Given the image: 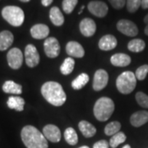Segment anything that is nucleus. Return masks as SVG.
<instances>
[{
  "mask_svg": "<svg viewBox=\"0 0 148 148\" xmlns=\"http://www.w3.org/2000/svg\"><path fill=\"white\" fill-rule=\"evenodd\" d=\"M146 44L142 39H133L127 44V49L133 53H139L144 50Z\"/></svg>",
  "mask_w": 148,
  "mask_h": 148,
  "instance_id": "393cba45",
  "label": "nucleus"
},
{
  "mask_svg": "<svg viewBox=\"0 0 148 148\" xmlns=\"http://www.w3.org/2000/svg\"><path fill=\"white\" fill-rule=\"evenodd\" d=\"M74 65H75V61L73 60V58L71 57L65 58L64 63L60 66V72L64 75H69L73 71Z\"/></svg>",
  "mask_w": 148,
  "mask_h": 148,
  "instance_id": "bb28decb",
  "label": "nucleus"
},
{
  "mask_svg": "<svg viewBox=\"0 0 148 148\" xmlns=\"http://www.w3.org/2000/svg\"><path fill=\"white\" fill-rule=\"evenodd\" d=\"M60 45L56 38H46V40L44 42V50L47 57L51 58L58 57V54L60 53Z\"/></svg>",
  "mask_w": 148,
  "mask_h": 148,
  "instance_id": "423d86ee",
  "label": "nucleus"
},
{
  "mask_svg": "<svg viewBox=\"0 0 148 148\" xmlns=\"http://www.w3.org/2000/svg\"><path fill=\"white\" fill-rule=\"evenodd\" d=\"M114 111V103L109 97H101L95 103L93 112L95 119L101 122L108 120Z\"/></svg>",
  "mask_w": 148,
  "mask_h": 148,
  "instance_id": "7ed1b4c3",
  "label": "nucleus"
},
{
  "mask_svg": "<svg viewBox=\"0 0 148 148\" xmlns=\"http://www.w3.org/2000/svg\"><path fill=\"white\" fill-rule=\"evenodd\" d=\"M142 0H127V9L129 12L133 13L141 7Z\"/></svg>",
  "mask_w": 148,
  "mask_h": 148,
  "instance_id": "473e14b6",
  "label": "nucleus"
},
{
  "mask_svg": "<svg viewBox=\"0 0 148 148\" xmlns=\"http://www.w3.org/2000/svg\"><path fill=\"white\" fill-rule=\"evenodd\" d=\"M7 105L8 108L16 111H22L24 110L25 101L20 96H10L8 100Z\"/></svg>",
  "mask_w": 148,
  "mask_h": 148,
  "instance_id": "5701e85b",
  "label": "nucleus"
},
{
  "mask_svg": "<svg viewBox=\"0 0 148 148\" xmlns=\"http://www.w3.org/2000/svg\"><path fill=\"white\" fill-rule=\"evenodd\" d=\"M49 34V27L45 24H36L31 29V35L34 39L42 40L45 39Z\"/></svg>",
  "mask_w": 148,
  "mask_h": 148,
  "instance_id": "f3484780",
  "label": "nucleus"
},
{
  "mask_svg": "<svg viewBox=\"0 0 148 148\" xmlns=\"http://www.w3.org/2000/svg\"><path fill=\"white\" fill-rule=\"evenodd\" d=\"M110 63L115 67H127L131 64V58L126 53H117L111 56Z\"/></svg>",
  "mask_w": 148,
  "mask_h": 148,
  "instance_id": "a211bd4d",
  "label": "nucleus"
},
{
  "mask_svg": "<svg viewBox=\"0 0 148 148\" xmlns=\"http://www.w3.org/2000/svg\"><path fill=\"white\" fill-rule=\"evenodd\" d=\"M141 7L143 9H147L148 8V0H142Z\"/></svg>",
  "mask_w": 148,
  "mask_h": 148,
  "instance_id": "e433bc0d",
  "label": "nucleus"
},
{
  "mask_svg": "<svg viewBox=\"0 0 148 148\" xmlns=\"http://www.w3.org/2000/svg\"><path fill=\"white\" fill-rule=\"evenodd\" d=\"M3 90L7 94L20 95L22 92V86L13 81H7L3 85Z\"/></svg>",
  "mask_w": 148,
  "mask_h": 148,
  "instance_id": "4be33fe9",
  "label": "nucleus"
},
{
  "mask_svg": "<svg viewBox=\"0 0 148 148\" xmlns=\"http://www.w3.org/2000/svg\"><path fill=\"white\" fill-rule=\"evenodd\" d=\"M110 143L106 140H101L93 145V148H109Z\"/></svg>",
  "mask_w": 148,
  "mask_h": 148,
  "instance_id": "f704fd0d",
  "label": "nucleus"
},
{
  "mask_svg": "<svg viewBox=\"0 0 148 148\" xmlns=\"http://www.w3.org/2000/svg\"><path fill=\"white\" fill-rule=\"evenodd\" d=\"M52 2H53V0H41V3H42V5L45 6V7L49 6L52 3Z\"/></svg>",
  "mask_w": 148,
  "mask_h": 148,
  "instance_id": "c9c22d12",
  "label": "nucleus"
},
{
  "mask_svg": "<svg viewBox=\"0 0 148 148\" xmlns=\"http://www.w3.org/2000/svg\"><path fill=\"white\" fill-rule=\"evenodd\" d=\"M137 85V78L135 73L130 71H126L121 73L116 80L118 90L123 94L128 95L134 90Z\"/></svg>",
  "mask_w": 148,
  "mask_h": 148,
  "instance_id": "20e7f679",
  "label": "nucleus"
},
{
  "mask_svg": "<svg viewBox=\"0 0 148 148\" xmlns=\"http://www.w3.org/2000/svg\"><path fill=\"white\" fill-rule=\"evenodd\" d=\"M121 128V123L118 121H113L109 123L105 127V133L107 136H114L119 132Z\"/></svg>",
  "mask_w": 148,
  "mask_h": 148,
  "instance_id": "cd10ccee",
  "label": "nucleus"
},
{
  "mask_svg": "<svg viewBox=\"0 0 148 148\" xmlns=\"http://www.w3.org/2000/svg\"><path fill=\"white\" fill-rule=\"evenodd\" d=\"M117 29L119 32H120L127 36L134 37L138 34L137 25L132 21L126 20V19H122L118 21Z\"/></svg>",
  "mask_w": 148,
  "mask_h": 148,
  "instance_id": "6e6552de",
  "label": "nucleus"
},
{
  "mask_svg": "<svg viewBox=\"0 0 148 148\" xmlns=\"http://www.w3.org/2000/svg\"><path fill=\"white\" fill-rule=\"evenodd\" d=\"M138 104L143 108L148 109V95L143 91H138L135 95Z\"/></svg>",
  "mask_w": 148,
  "mask_h": 148,
  "instance_id": "7c9ffc66",
  "label": "nucleus"
},
{
  "mask_svg": "<svg viewBox=\"0 0 148 148\" xmlns=\"http://www.w3.org/2000/svg\"><path fill=\"white\" fill-rule=\"evenodd\" d=\"M21 140L27 148H48L47 139L36 127L27 125L21 129Z\"/></svg>",
  "mask_w": 148,
  "mask_h": 148,
  "instance_id": "f03ea898",
  "label": "nucleus"
},
{
  "mask_svg": "<svg viewBox=\"0 0 148 148\" xmlns=\"http://www.w3.org/2000/svg\"><path fill=\"white\" fill-rule=\"evenodd\" d=\"M89 82V76L86 73H81L72 82V87L74 90L82 89Z\"/></svg>",
  "mask_w": 148,
  "mask_h": 148,
  "instance_id": "b1692460",
  "label": "nucleus"
},
{
  "mask_svg": "<svg viewBox=\"0 0 148 148\" xmlns=\"http://www.w3.org/2000/svg\"><path fill=\"white\" fill-rule=\"evenodd\" d=\"M84 8H85L84 5L82 6V8H81V10H80V12H79V14H81V13L82 12V11H83V9H84Z\"/></svg>",
  "mask_w": 148,
  "mask_h": 148,
  "instance_id": "ea45409f",
  "label": "nucleus"
},
{
  "mask_svg": "<svg viewBox=\"0 0 148 148\" xmlns=\"http://www.w3.org/2000/svg\"><path fill=\"white\" fill-rule=\"evenodd\" d=\"M109 2L115 9H122L126 4V0H109Z\"/></svg>",
  "mask_w": 148,
  "mask_h": 148,
  "instance_id": "72a5a7b5",
  "label": "nucleus"
},
{
  "mask_svg": "<svg viewBox=\"0 0 148 148\" xmlns=\"http://www.w3.org/2000/svg\"><path fill=\"white\" fill-rule=\"evenodd\" d=\"M14 36L9 31H3L0 32V51H4L12 45Z\"/></svg>",
  "mask_w": 148,
  "mask_h": 148,
  "instance_id": "6ab92c4d",
  "label": "nucleus"
},
{
  "mask_svg": "<svg viewBox=\"0 0 148 148\" xmlns=\"http://www.w3.org/2000/svg\"><path fill=\"white\" fill-rule=\"evenodd\" d=\"M7 59L11 69H19L23 63V53L18 48H12L7 54Z\"/></svg>",
  "mask_w": 148,
  "mask_h": 148,
  "instance_id": "0eeeda50",
  "label": "nucleus"
},
{
  "mask_svg": "<svg viewBox=\"0 0 148 148\" xmlns=\"http://www.w3.org/2000/svg\"><path fill=\"white\" fill-rule=\"evenodd\" d=\"M109 81V75L106 70L104 69H99L95 72L94 75V80H93V89L95 91L103 90L108 84Z\"/></svg>",
  "mask_w": 148,
  "mask_h": 148,
  "instance_id": "9d476101",
  "label": "nucleus"
},
{
  "mask_svg": "<svg viewBox=\"0 0 148 148\" xmlns=\"http://www.w3.org/2000/svg\"><path fill=\"white\" fill-rule=\"evenodd\" d=\"M79 148H89L87 146H83V147H79Z\"/></svg>",
  "mask_w": 148,
  "mask_h": 148,
  "instance_id": "37998d69",
  "label": "nucleus"
},
{
  "mask_svg": "<svg viewBox=\"0 0 148 148\" xmlns=\"http://www.w3.org/2000/svg\"><path fill=\"white\" fill-rule=\"evenodd\" d=\"M43 134L45 138L51 143H58L61 139V132L57 126L47 124L43 128Z\"/></svg>",
  "mask_w": 148,
  "mask_h": 148,
  "instance_id": "f8f14e48",
  "label": "nucleus"
},
{
  "mask_svg": "<svg viewBox=\"0 0 148 148\" xmlns=\"http://www.w3.org/2000/svg\"><path fill=\"white\" fill-rule=\"evenodd\" d=\"M21 2H24V3H27V2H29L30 0H20Z\"/></svg>",
  "mask_w": 148,
  "mask_h": 148,
  "instance_id": "79ce46f5",
  "label": "nucleus"
},
{
  "mask_svg": "<svg viewBox=\"0 0 148 148\" xmlns=\"http://www.w3.org/2000/svg\"><path fill=\"white\" fill-rule=\"evenodd\" d=\"M126 139H127V137L123 132H119L114 136H112V138L110 140V146L112 148H116L119 145L124 143Z\"/></svg>",
  "mask_w": 148,
  "mask_h": 148,
  "instance_id": "c85d7f7f",
  "label": "nucleus"
},
{
  "mask_svg": "<svg viewBox=\"0 0 148 148\" xmlns=\"http://www.w3.org/2000/svg\"><path fill=\"white\" fill-rule=\"evenodd\" d=\"M148 122V112L146 110L137 111L130 117V123L133 127H141Z\"/></svg>",
  "mask_w": 148,
  "mask_h": 148,
  "instance_id": "2eb2a0df",
  "label": "nucleus"
},
{
  "mask_svg": "<svg viewBox=\"0 0 148 148\" xmlns=\"http://www.w3.org/2000/svg\"><path fill=\"white\" fill-rule=\"evenodd\" d=\"M80 32L86 37L92 36L96 31L95 22L90 18H84L80 22Z\"/></svg>",
  "mask_w": 148,
  "mask_h": 148,
  "instance_id": "ddd939ff",
  "label": "nucleus"
},
{
  "mask_svg": "<svg viewBox=\"0 0 148 148\" xmlns=\"http://www.w3.org/2000/svg\"><path fill=\"white\" fill-rule=\"evenodd\" d=\"M64 138L67 143H69V145L74 146L76 145L78 142V137L77 134L75 131V129L73 127H68L65 132H64Z\"/></svg>",
  "mask_w": 148,
  "mask_h": 148,
  "instance_id": "a878e982",
  "label": "nucleus"
},
{
  "mask_svg": "<svg viewBox=\"0 0 148 148\" xmlns=\"http://www.w3.org/2000/svg\"><path fill=\"white\" fill-rule=\"evenodd\" d=\"M66 52L74 58H82L85 55L84 49L77 41H69L66 45Z\"/></svg>",
  "mask_w": 148,
  "mask_h": 148,
  "instance_id": "4468645a",
  "label": "nucleus"
},
{
  "mask_svg": "<svg viewBox=\"0 0 148 148\" xmlns=\"http://www.w3.org/2000/svg\"><path fill=\"white\" fill-rule=\"evenodd\" d=\"M148 73V64H145V65H142L141 67H139L136 73H135V76L137 80L139 81H143L146 78V77L147 76Z\"/></svg>",
  "mask_w": 148,
  "mask_h": 148,
  "instance_id": "2f4dec72",
  "label": "nucleus"
},
{
  "mask_svg": "<svg viewBox=\"0 0 148 148\" xmlns=\"http://www.w3.org/2000/svg\"><path fill=\"white\" fill-rule=\"evenodd\" d=\"M41 94L49 104L57 107L63 106L67 99L63 86L56 82H47L43 84Z\"/></svg>",
  "mask_w": 148,
  "mask_h": 148,
  "instance_id": "f257e3e1",
  "label": "nucleus"
},
{
  "mask_svg": "<svg viewBox=\"0 0 148 148\" xmlns=\"http://www.w3.org/2000/svg\"><path fill=\"white\" fill-rule=\"evenodd\" d=\"M144 32H145V34L148 36V24H147V27H145V29H144Z\"/></svg>",
  "mask_w": 148,
  "mask_h": 148,
  "instance_id": "4c0bfd02",
  "label": "nucleus"
},
{
  "mask_svg": "<svg viewBox=\"0 0 148 148\" xmlns=\"http://www.w3.org/2000/svg\"><path fill=\"white\" fill-rule=\"evenodd\" d=\"M25 61L28 67L35 68L40 63V54L35 45H27L25 48Z\"/></svg>",
  "mask_w": 148,
  "mask_h": 148,
  "instance_id": "1a4fd4ad",
  "label": "nucleus"
},
{
  "mask_svg": "<svg viewBox=\"0 0 148 148\" xmlns=\"http://www.w3.org/2000/svg\"><path fill=\"white\" fill-rule=\"evenodd\" d=\"M87 8L90 13L97 17H104L108 12V6L102 1H91Z\"/></svg>",
  "mask_w": 148,
  "mask_h": 148,
  "instance_id": "9b49d317",
  "label": "nucleus"
},
{
  "mask_svg": "<svg viewBox=\"0 0 148 148\" xmlns=\"http://www.w3.org/2000/svg\"><path fill=\"white\" fill-rule=\"evenodd\" d=\"M77 2L78 0H64L62 7L64 12L67 14H70L74 10L75 7L77 4Z\"/></svg>",
  "mask_w": 148,
  "mask_h": 148,
  "instance_id": "c756f323",
  "label": "nucleus"
},
{
  "mask_svg": "<svg viewBox=\"0 0 148 148\" xmlns=\"http://www.w3.org/2000/svg\"><path fill=\"white\" fill-rule=\"evenodd\" d=\"M123 148H131V147H130L129 145H125V146H124Z\"/></svg>",
  "mask_w": 148,
  "mask_h": 148,
  "instance_id": "a19ab883",
  "label": "nucleus"
},
{
  "mask_svg": "<svg viewBox=\"0 0 148 148\" xmlns=\"http://www.w3.org/2000/svg\"><path fill=\"white\" fill-rule=\"evenodd\" d=\"M78 127L85 138H92L96 133V128L95 126L86 120H82L80 122L78 123Z\"/></svg>",
  "mask_w": 148,
  "mask_h": 148,
  "instance_id": "aec40b11",
  "label": "nucleus"
},
{
  "mask_svg": "<svg viewBox=\"0 0 148 148\" xmlns=\"http://www.w3.org/2000/svg\"><path fill=\"white\" fill-rule=\"evenodd\" d=\"M50 21L56 27H60L64 24V16L58 7H53L49 11Z\"/></svg>",
  "mask_w": 148,
  "mask_h": 148,
  "instance_id": "412c9836",
  "label": "nucleus"
},
{
  "mask_svg": "<svg viewBox=\"0 0 148 148\" xmlns=\"http://www.w3.org/2000/svg\"><path fill=\"white\" fill-rule=\"evenodd\" d=\"M144 22H145L146 24H148V14L144 17Z\"/></svg>",
  "mask_w": 148,
  "mask_h": 148,
  "instance_id": "58836bf2",
  "label": "nucleus"
},
{
  "mask_svg": "<svg viewBox=\"0 0 148 148\" xmlns=\"http://www.w3.org/2000/svg\"><path fill=\"white\" fill-rule=\"evenodd\" d=\"M117 39L112 35H106L99 40V48L101 50L109 51L111 49H114L117 46Z\"/></svg>",
  "mask_w": 148,
  "mask_h": 148,
  "instance_id": "dca6fc26",
  "label": "nucleus"
},
{
  "mask_svg": "<svg viewBox=\"0 0 148 148\" xmlns=\"http://www.w3.org/2000/svg\"><path fill=\"white\" fill-rule=\"evenodd\" d=\"M3 19L13 27H20L22 25L25 14L23 10L16 6H7L2 10Z\"/></svg>",
  "mask_w": 148,
  "mask_h": 148,
  "instance_id": "39448f33",
  "label": "nucleus"
}]
</instances>
